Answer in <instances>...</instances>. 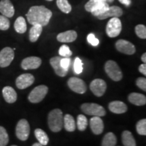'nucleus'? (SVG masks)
Listing matches in <instances>:
<instances>
[{"instance_id": "1", "label": "nucleus", "mask_w": 146, "mask_h": 146, "mask_svg": "<svg viewBox=\"0 0 146 146\" xmlns=\"http://www.w3.org/2000/svg\"><path fill=\"white\" fill-rule=\"evenodd\" d=\"M26 16L30 25L45 27L48 25L52 16V12L44 5H34L31 7Z\"/></svg>"}, {"instance_id": "2", "label": "nucleus", "mask_w": 146, "mask_h": 146, "mask_svg": "<svg viewBox=\"0 0 146 146\" xmlns=\"http://www.w3.org/2000/svg\"><path fill=\"white\" fill-rule=\"evenodd\" d=\"M48 125L53 132L58 133L62 130L63 127V114L61 110L54 109L49 113Z\"/></svg>"}, {"instance_id": "3", "label": "nucleus", "mask_w": 146, "mask_h": 146, "mask_svg": "<svg viewBox=\"0 0 146 146\" xmlns=\"http://www.w3.org/2000/svg\"><path fill=\"white\" fill-rule=\"evenodd\" d=\"M106 72L111 79L114 81H119L123 78V72L118 64L113 60H108L105 64Z\"/></svg>"}, {"instance_id": "4", "label": "nucleus", "mask_w": 146, "mask_h": 146, "mask_svg": "<svg viewBox=\"0 0 146 146\" xmlns=\"http://www.w3.org/2000/svg\"><path fill=\"white\" fill-rule=\"evenodd\" d=\"M82 111L85 114L91 115L94 116H104L106 115V110L104 108L98 104L95 103H85L81 106Z\"/></svg>"}, {"instance_id": "5", "label": "nucleus", "mask_w": 146, "mask_h": 146, "mask_svg": "<svg viewBox=\"0 0 146 146\" xmlns=\"http://www.w3.org/2000/svg\"><path fill=\"white\" fill-rule=\"evenodd\" d=\"M122 31V23L118 18H111L106 28L107 35L111 38L116 37Z\"/></svg>"}, {"instance_id": "6", "label": "nucleus", "mask_w": 146, "mask_h": 146, "mask_svg": "<svg viewBox=\"0 0 146 146\" xmlns=\"http://www.w3.org/2000/svg\"><path fill=\"white\" fill-rule=\"evenodd\" d=\"M47 92H48V87L45 85H39L33 89L29 94L28 99L31 103H39L44 99Z\"/></svg>"}, {"instance_id": "7", "label": "nucleus", "mask_w": 146, "mask_h": 146, "mask_svg": "<svg viewBox=\"0 0 146 146\" xmlns=\"http://www.w3.org/2000/svg\"><path fill=\"white\" fill-rule=\"evenodd\" d=\"M30 125L26 119H21L18 121L16 127V135L21 141H26L30 135Z\"/></svg>"}, {"instance_id": "8", "label": "nucleus", "mask_w": 146, "mask_h": 146, "mask_svg": "<svg viewBox=\"0 0 146 146\" xmlns=\"http://www.w3.org/2000/svg\"><path fill=\"white\" fill-rule=\"evenodd\" d=\"M14 58V52L11 47H6L0 52V67L5 68L12 63Z\"/></svg>"}, {"instance_id": "9", "label": "nucleus", "mask_w": 146, "mask_h": 146, "mask_svg": "<svg viewBox=\"0 0 146 146\" xmlns=\"http://www.w3.org/2000/svg\"><path fill=\"white\" fill-rule=\"evenodd\" d=\"M68 85L71 90L76 94H83L87 91V85L83 80L77 77H71L68 81Z\"/></svg>"}, {"instance_id": "10", "label": "nucleus", "mask_w": 146, "mask_h": 146, "mask_svg": "<svg viewBox=\"0 0 146 146\" xmlns=\"http://www.w3.org/2000/svg\"><path fill=\"white\" fill-rule=\"evenodd\" d=\"M115 47L118 52L127 55H133L136 52L135 45L132 43L125 39L118 40L115 44Z\"/></svg>"}, {"instance_id": "11", "label": "nucleus", "mask_w": 146, "mask_h": 146, "mask_svg": "<svg viewBox=\"0 0 146 146\" xmlns=\"http://www.w3.org/2000/svg\"><path fill=\"white\" fill-rule=\"evenodd\" d=\"M106 83L101 78H96L90 84V89L97 97H101L105 94L106 90Z\"/></svg>"}, {"instance_id": "12", "label": "nucleus", "mask_w": 146, "mask_h": 146, "mask_svg": "<svg viewBox=\"0 0 146 146\" xmlns=\"http://www.w3.org/2000/svg\"><path fill=\"white\" fill-rule=\"evenodd\" d=\"M34 81V76L29 73H26L18 76L16 80V85L18 89H25L32 85Z\"/></svg>"}, {"instance_id": "13", "label": "nucleus", "mask_w": 146, "mask_h": 146, "mask_svg": "<svg viewBox=\"0 0 146 146\" xmlns=\"http://www.w3.org/2000/svg\"><path fill=\"white\" fill-rule=\"evenodd\" d=\"M41 59L36 56H31L25 58L21 62V67L24 70H33L36 69L41 66Z\"/></svg>"}, {"instance_id": "14", "label": "nucleus", "mask_w": 146, "mask_h": 146, "mask_svg": "<svg viewBox=\"0 0 146 146\" xmlns=\"http://www.w3.org/2000/svg\"><path fill=\"white\" fill-rule=\"evenodd\" d=\"M0 13L7 18H12L14 15V7L10 0L0 1Z\"/></svg>"}, {"instance_id": "15", "label": "nucleus", "mask_w": 146, "mask_h": 146, "mask_svg": "<svg viewBox=\"0 0 146 146\" xmlns=\"http://www.w3.org/2000/svg\"><path fill=\"white\" fill-rule=\"evenodd\" d=\"M123 10L120 7L113 5V6L109 7V8L104 13L98 16L97 18L100 20H104L108 18H119L123 15Z\"/></svg>"}, {"instance_id": "16", "label": "nucleus", "mask_w": 146, "mask_h": 146, "mask_svg": "<svg viewBox=\"0 0 146 146\" xmlns=\"http://www.w3.org/2000/svg\"><path fill=\"white\" fill-rule=\"evenodd\" d=\"M90 127L95 135H100L104 131V124L99 116H94L90 120Z\"/></svg>"}, {"instance_id": "17", "label": "nucleus", "mask_w": 146, "mask_h": 146, "mask_svg": "<svg viewBox=\"0 0 146 146\" xmlns=\"http://www.w3.org/2000/svg\"><path fill=\"white\" fill-rule=\"evenodd\" d=\"M61 57L59 56H56V57H53L50 59V62L52 68L56 72V74L59 76L63 77L65 76L68 73V71L65 70L62 67L61 64H60V60H61Z\"/></svg>"}, {"instance_id": "18", "label": "nucleus", "mask_w": 146, "mask_h": 146, "mask_svg": "<svg viewBox=\"0 0 146 146\" xmlns=\"http://www.w3.org/2000/svg\"><path fill=\"white\" fill-rule=\"evenodd\" d=\"M76 38H77V33L72 30L60 33L57 36V40L62 43H71L75 41Z\"/></svg>"}, {"instance_id": "19", "label": "nucleus", "mask_w": 146, "mask_h": 146, "mask_svg": "<svg viewBox=\"0 0 146 146\" xmlns=\"http://www.w3.org/2000/svg\"><path fill=\"white\" fill-rule=\"evenodd\" d=\"M2 94L5 102L9 104H13L17 100V94L12 87L6 86L3 87Z\"/></svg>"}, {"instance_id": "20", "label": "nucleus", "mask_w": 146, "mask_h": 146, "mask_svg": "<svg viewBox=\"0 0 146 146\" xmlns=\"http://www.w3.org/2000/svg\"><path fill=\"white\" fill-rule=\"evenodd\" d=\"M109 110L114 114H123L127 111V106L120 101H113L109 104Z\"/></svg>"}, {"instance_id": "21", "label": "nucleus", "mask_w": 146, "mask_h": 146, "mask_svg": "<svg viewBox=\"0 0 146 146\" xmlns=\"http://www.w3.org/2000/svg\"><path fill=\"white\" fill-rule=\"evenodd\" d=\"M128 99L131 104L138 106H144L146 104V97L138 93H131L128 97Z\"/></svg>"}, {"instance_id": "22", "label": "nucleus", "mask_w": 146, "mask_h": 146, "mask_svg": "<svg viewBox=\"0 0 146 146\" xmlns=\"http://www.w3.org/2000/svg\"><path fill=\"white\" fill-rule=\"evenodd\" d=\"M42 31H43V27L39 25H33L31 29H30L29 31V40L30 41L36 42L41 35Z\"/></svg>"}, {"instance_id": "23", "label": "nucleus", "mask_w": 146, "mask_h": 146, "mask_svg": "<svg viewBox=\"0 0 146 146\" xmlns=\"http://www.w3.org/2000/svg\"><path fill=\"white\" fill-rule=\"evenodd\" d=\"M63 125L66 130L68 132H73L75 131V120L70 114L65 115L64 117L63 118Z\"/></svg>"}, {"instance_id": "24", "label": "nucleus", "mask_w": 146, "mask_h": 146, "mask_svg": "<svg viewBox=\"0 0 146 146\" xmlns=\"http://www.w3.org/2000/svg\"><path fill=\"white\" fill-rule=\"evenodd\" d=\"M14 29L18 33L20 34H23L27 31V26L25 18H23V16H19L16 18L14 23Z\"/></svg>"}, {"instance_id": "25", "label": "nucleus", "mask_w": 146, "mask_h": 146, "mask_svg": "<svg viewBox=\"0 0 146 146\" xmlns=\"http://www.w3.org/2000/svg\"><path fill=\"white\" fill-rule=\"evenodd\" d=\"M122 141L125 146H136V141L132 133L129 131H125L122 134Z\"/></svg>"}, {"instance_id": "26", "label": "nucleus", "mask_w": 146, "mask_h": 146, "mask_svg": "<svg viewBox=\"0 0 146 146\" xmlns=\"http://www.w3.org/2000/svg\"><path fill=\"white\" fill-rule=\"evenodd\" d=\"M35 135L39 143L42 145H47L49 142V137L44 131L41 129H36L35 130Z\"/></svg>"}, {"instance_id": "27", "label": "nucleus", "mask_w": 146, "mask_h": 146, "mask_svg": "<svg viewBox=\"0 0 146 146\" xmlns=\"http://www.w3.org/2000/svg\"><path fill=\"white\" fill-rule=\"evenodd\" d=\"M117 142L116 137L113 133H108L104 137L102 146H115Z\"/></svg>"}, {"instance_id": "28", "label": "nucleus", "mask_w": 146, "mask_h": 146, "mask_svg": "<svg viewBox=\"0 0 146 146\" xmlns=\"http://www.w3.org/2000/svg\"><path fill=\"white\" fill-rule=\"evenodd\" d=\"M109 7L110 5L108 3L105 2H101L99 4L97 5L91 12L93 15L97 17V16L100 15V14L104 13L109 8Z\"/></svg>"}, {"instance_id": "29", "label": "nucleus", "mask_w": 146, "mask_h": 146, "mask_svg": "<svg viewBox=\"0 0 146 146\" xmlns=\"http://www.w3.org/2000/svg\"><path fill=\"white\" fill-rule=\"evenodd\" d=\"M56 4L58 8L65 14H69L72 11V6L68 0H56Z\"/></svg>"}, {"instance_id": "30", "label": "nucleus", "mask_w": 146, "mask_h": 146, "mask_svg": "<svg viewBox=\"0 0 146 146\" xmlns=\"http://www.w3.org/2000/svg\"><path fill=\"white\" fill-rule=\"evenodd\" d=\"M88 125V120L86 116L83 114H79L77 116V127L81 131H84L87 129Z\"/></svg>"}, {"instance_id": "31", "label": "nucleus", "mask_w": 146, "mask_h": 146, "mask_svg": "<svg viewBox=\"0 0 146 146\" xmlns=\"http://www.w3.org/2000/svg\"><path fill=\"white\" fill-rule=\"evenodd\" d=\"M9 142V137L4 127L0 126V146H6Z\"/></svg>"}, {"instance_id": "32", "label": "nucleus", "mask_w": 146, "mask_h": 146, "mask_svg": "<svg viewBox=\"0 0 146 146\" xmlns=\"http://www.w3.org/2000/svg\"><path fill=\"white\" fill-rule=\"evenodd\" d=\"M136 129L137 132L140 135H146V120L145 118L137 122L136 125Z\"/></svg>"}, {"instance_id": "33", "label": "nucleus", "mask_w": 146, "mask_h": 146, "mask_svg": "<svg viewBox=\"0 0 146 146\" xmlns=\"http://www.w3.org/2000/svg\"><path fill=\"white\" fill-rule=\"evenodd\" d=\"M135 33L141 39H146V27L145 25H138L135 27Z\"/></svg>"}, {"instance_id": "34", "label": "nucleus", "mask_w": 146, "mask_h": 146, "mask_svg": "<svg viewBox=\"0 0 146 146\" xmlns=\"http://www.w3.org/2000/svg\"><path fill=\"white\" fill-rule=\"evenodd\" d=\"M10 27V23L8 18L3 15H0V30L6 31Z\"/></svg>"}, {"instance_id": "35", "label": "nucleus", "mask_w": 146, "mask_h": 146, "mask_svg": "<svg viewBox=\"0 0 146 146\" xmlns=\"http://www.w3.org/2000/svg\"><path fill=\"white\" fill-rule=\"evenodd\" d=\"M59 54L62 57L64 58H70L72 56V53L71 52L68 46L66 45H63L60 47L59 50Z\"/></svg>"}, {"instance_id": "36", "label": "nucleus", "mask_w": 146, "mask_h": 146, "mask_svg": "<svg viewBox=\"0 0 146 146\" xmlns=\"http://www.w3.org/2000/svg\"><path fill=\"white\" fill-rule=\"evenodd\" d=\"M83 62L79 58H76L74 62V71L76 74H79L83 72Z\"/></svg>"}, {"instance_id": "37", "label": "nucleus", "mask_w": 146, "mask_h": 146, "mask_svg": "<svg viewBox=\"0 0 146 146\" xmlns=\"http://www.w3.org/2000/svg\"><path fill=\"white\" fill-rule=\"evenodd\" d=\"M101 2H104V1H102V0H89L88 2L85 4V9L87 12H91L97 5Z\"/></svg>"}, {"instance_id": "38", "label": "nucleus", "mask_w": 146, "mask_h": 146, "mask_svg": "<svg viewBox=\"0 0 146 146\" xmlns=\"http://www.w3.org/2000/svg\"><path fill=\"white\" fill-rule=\"evenodd\" d=\"M87 41L93 46H98L100 43V41L98 38L96 37L94 34L90 33L87 36Z\"/></svg>"}, {"instance_id": "39", "label": "nucleus", "mask_w": 146, "mask_h": 146, "mask_svg": "<svg viewBox=\"0 0 146 146\" xmlns=\"http://www.w3.org/2000/svg\"><path fill=\"white\" fill-rule=\"evenodd\" d=\"M70 58H61V60H60V64H61L62 67L65 70L68 71L69 66H70Z\"/></svg>"}, {"instance_id": "40", "label": "nucleus", "mask_w": 146, "mask_h": 146, "mask_svg": "<svg viewBox=\"0 0 146 146\" xmlns=\"http://www.w3.org/2000/svg\"><path fill=\"white\" fill-rule=\"evenodd\" d=\"M136 85L137 87H139L140 89L143 90L144 91H146V78L143 77H139L137 79Z\"/></svg>"}, {"instance_id": "41", "label": "nucleus", "mask_w": 146, "mask_h": 146, "mask_svg": "<svg viewBox=\"0 0 146 146\" xmlns=\"http://www.w3.org/2000/svg\"><path fill=\"white\" fill-rule=\"evenodd\" d=\"M139 72L141 73V74H143L144 76L146 75V64H142L139 66Z\"/></svg>"}, {"instance_id": "42", "label": "nucleus", "mask_w": 146, "mask_h": 146, "mask_svg": "<svg viewBox=\"0 0 146 146\" xmlns=\"http://www.w3.org/2000/svg\"><path fill=\"white\" fill-rule=\"evenodd\" d=\"M120 3H121L122 4L125 5L126 6H129L130 5V4L131 3V0H118Z\"/></svg>"}, {"instance_id": "43", "label": "nucleus", "mask_w": 146, "mask_h": 146, "mask_svg": "<svg viewBox=\"0 0 146 146\" xmlns=\"http://www.w3.org/2000/svg\"><path fill=\"white\" fill-rule=\"evenodd\" d=\"M141 60L144 64L146 63V54L145 53H144V54L141 56Z\"/></svg>"}, {"instance_id": "44", "label": "nucleus", "mask_w": 146, "mask_h": 146, "mask_svg": "<svg viewBox=\"0 0 146 146\" xmlns=\"http://www.w3.org/2000/svg\"><path fill=\"white\" fill-rule=\"evenodd\" d=\"M102 1H104V2H105V3H112L114 0H102Z\"/></svg>"}, {"instance_id": "45", "label": "nucleus", "mask_w": 146, "mask_h": 146, "mask_svg": "<svg viewBox=\"0 0 146 146\" xmlns=\"http://www.w3.org/2000/svg\"><path fill=\"white\" fill-rule=\"evenodd\" d=\"M32 146H43V145H42L41 144L39 143H35Z\"/></svg>"}, {"instance_id": "46", "label": "nucleus", "mask_w": 146, "mask_h": 146, "mask_svg": "<svg viewBox=\"0 0 146 146\" xmlns=\"http://www.w3.org/2000/svg\"><path fill=\"white\" fill-rule=\"evenodd\" d=\"M46 1H52L53 0H46Z\"/></svg>"}, {"instance_id": "47", "label": "nucleus", "mask_w": 146, "mask_h": 146, "mask_svg": "<svg viewBox=\"0 0 146 146\" xmlns=\"http://www.w3.org/2000/svg\"><path fill=\"white\" fill-rule=\"evenodd\" d=\"M11 146H17V145H11Z\"/></svg>"}]
</instances>
